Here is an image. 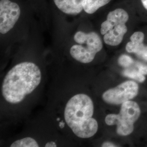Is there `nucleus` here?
<instances>
[{
	"instance_id": "nucleus-1",
	"label": "nucleus",
	"mask_w": 147,
	"mask_h": 147,
	"mask_svg": "<svg viewBox=\"0 0 147 147\" xmlns=\"http://www.w3.org/2000/svg\"><path fill=\"white\" fill-rule=\"evenodd\" d=\"M41 80L40 70L35 63H19L6 74L2 86V94L8 102L20 103L27 95L37 88Z\"/></svg>"
},
{
	"instance_id": "nucleus-2",
	"label": "nucleus",
	"mask_w": 147,
	"mask_h": 147,
	"mask_svg": "<svg viewBox=\"0 0 147 147\" xmlns=\"http://www.w3.org/2000/svg\"><path fill=\"white\" fill-rule=\"evenodd\" d=\"M103 11L100 36L106 45L117 47L124 40L130 21L139 17L130 0L119 1Z\"/></svg>"
},
{
	"instance_id": "nucleus-3",
	"label": "nucleus",
	"mask_w": 147,
	"mask_h": 147,
	"mask_svg": "<svg viewBox=\"0 0 147 147\" xmlns=\"http://www.w3.org/2000/svg\"><path fill=\"white\" fill-rule=\"evenodd\" d=\"M93 102L88 95L78 94L71 97L66 104L64 119L76 136L88 138L98 131V123L92 118Z\"/></svg>"
},
{
	"instance_id": "nucleus-4",
	"label": "nucleus",
	"mask_w": 147,
	"mask_h": 147,
	"mask_svg": "<svg viewBox=\"0 0 147 147\" xmlns=\"http://www.w3.org/2000/svg\"><path fill=\"white\" fill-rule=\"evenodd\" d=\"M114 0H50L55 14L80 20L98 14Z\"/></svg>"
},
{
	"instance_id": "nucleus-5",
	"label": "nucleus",
	"mask_w": 147,
	"mask_h": 147,
	"mask_svg": "<svg viewBox=\"0 0 147 147\" xmlns=\"http://www.w3.org/2000/svg\"><path fill=\"white\" fill-rule=\"evenodd\" d=\"M75 44L70 48L71 56L80 62L89 63L103 49V40L97 32L78 30L73 37Z\"/></svg>"
},
{
	"instance_id": "nucleus-6",
	"label": "nucleus",
	"mask_w": 147,
	"mask_h": 147,
	"mask_svg": "<svg viewBox=\"0 0 147 147\" xmlns=\"http://www.w3.org/2000/svg\"><path fill=\"white\" fill-rule=\"evenodd\" d=\"M141 110L138 105L133 101L123 103L118 114H109L105 117L107 125H117V133L122 136L130 135L134 130V123L139 118Z\"/></svg>"
},
{
	"instance_id": "nucleus-7",
	"label": "nucleus",
	"mask_w": 147,
	"mask_h": 147,
	"mask_svg": "<svg viewBox=\"0 0 147 147\" xmlns=\"http://www.w3.org/2000/svg\"><path fill=\"white\" fill-rule=\"evenodd\" d=\"M139 86L134 81H127L116 87L107 90L102 95L105 102L111 105H121L136 96Z\"/></svg>"
},
{
	"instance_id": "nucleus-8",
	"label": "nucleus",
	"mask_w": 147,
	"mask_h": 147,
	"mask_svg": "<svg viewBox=\"0 0 147 147\" xmlns=\"http://www.w3.org/2000/svg\"><path fill=\"white\" fill-rule=\"evenodd\" d=\"M144 38L143 32H134L125 45V50L127 53H134L138 58L147 62V44L144 43Z\"/></svg>"
},
{
	"instance_id": "nucleus-9",
	"label": "nucleus",
	"mask_w": 147,
	"mask_h": 147,
	"mask_svg": "<svg viewBox=\"0 0 147 147\" xmlns=\"http://www.w3.org/2000/svg\"><path fill=\"white\" fill-rule=\"evenodd\" d=\"M139 18L147 19V0H130Z\"/></svg>"
},
{
	"instance_id": "nucleus-10",
	"label": "nucleus",
	"mask_w": 147,
	"mask_h": 147,
	"mask_svg": "<svg viewBox=\"0 0 147 147\" xmlns=\"http://www.w3.org/2000/svg\"><path fill=\"white\" fill-rule=\"evenodd\" d=\"M122 74L124 76L130 79L135 80L141 83L143 82L146 80V77L144 75L140 73L136 66L134 68H132L131 66L129 68L125 69L123 71Z\"/></svg>"
},
{
	"instance_id": "nucleus-11",
	"label": "nucleus",
	"mask_w": 147,
	"mask_h": 147,
	"mask_svg": "<svg viewBox=\"0 0 147 147\" xmlns=\"http://www.w3.org/2000/svg\"><path fill=\"white\" fill-rule=\"evenodd\" d=\"M11 147H38L37 141L33 138L27 137L13 142Z\"/></svg>"
},
{
	"instance_id": "nucleus-12",
	"label": "nucleus",
	"mask_w": 147,
	"mask_h": 147,
	"mask_svg": "<svg viewBox=\"0 0 147 147\" xmlns=\"http://www.w3.org/2000/svg\"><path fill=\"white\" fill-rule=\"evenodd\" d=\"M32 9L34 12L42 13L45 11V0H28L27 1Z\"/></svg>"
},
{
	"instance_id": "nucleus-13",
	"label": "nucleus",
	"mask_w": 147,
	"mask_h": 147,
	"mask_svg": "<svg viewBox=\"0 0 147 147\" xmlns=\"http://www.w3.org/2000/svg\"><path fill=\"white\" fill-rule=\"evenodd\" d=\"M135 61L131 56L126 54L121 55L118 59V64L121 67L125 68H127L132 66L135 63Z\"/></svg>"
},
{
	"instance_id": "nucleus-14",
	"label": "nucleus",
	"mask_w": 147,
	"mask_h": 147,
	"mask_svg": "<svg viewBox=\"0 0 147 147\" xmlns=\"http://www.w3.org/2000/svg\"><path fill=\"white\" fill-rule=\"evenodd\" d=\"M135 65L140 73L143 74V75H147V65L144 63H141L140 62H135Z\"/></svg>"
},
{
	"instance_id": "nucleus-15",
	"label": "nucleus",
	"mask_w": 147,
	"mask_h": 147,
	"mask_svg": "<svg viewBox=\"0 0 147 147\" xmlns=\"http://www.w3.org/2000/svg\"><path fill=\"white\" fill-rule=\"evenodd\" d=\"M101 147H117L115 144L110 142H105L102 143Z\"/></svg>"
},
{
	"instance_id": "nucleus-16",
	"label": "nucleus",
	"mask_w": 147,
	"mask_h": 147,
	"mask_svg": "<svg viewBox=\"0 0 147 147\" xmlns=\"http://www.w3.org/2000/svg\"><path fill=\"white\" fill-rule=\"evenodd\" d=\"M45 147H57L56 143L55 142L53 141H50V142H47V143L45 144Z\"/></svg>"
}]
</instances>
